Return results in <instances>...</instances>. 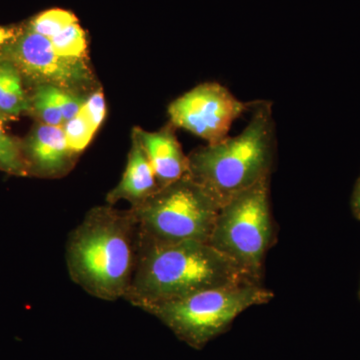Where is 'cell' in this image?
<instances>
[{
	"mask_svg": "<svg viewBox=\"0 0 360 360\" xmlns=\"http://www.w3.org/2000/svg\"><path fill=\"white\" fill-rule=\"evenodd\" d=\"M51 85L44 84L37 89L32 99L33 108L44 124L63 127L65 120L52 94Z\"/></svg>",
	"mask_w": 360,
	"mask_h": 360,
	"instance_id": "e0dca14e",
	"label": "cell"
},
{
	"mask_svg": "<svg viewBox=\"0 0 360 360\" xmlns=\"http://www.w3.org/2000/svg\"><path fill=\"white\" fill-rule=\"evenodd\" d=\"M52 94H53L56 103L58 104L59 110L61 111V115L63 116L65 123L68 120H72L82 110L84 106V99L79 97L73 96V94H68L56 85H51Z\"/></svg>",
	"mask_w": 360,
	"mask_h": 360,
	"instance_id": "ac0fdd59",
	"label": "cell"
},
{
	"mask_svg": "<svg viewBox=\"0 0 360 360\" xmlns=\"http://www.w3.org/2000/svg\"><path fill=\"white\" fill-rule=\"evenodd\" d=\"M80 112L86 117V120H89L90 124L96 131L103 123L104 117H105L106 106L103 92H94L86 101H84V106H82Z\"/></svg>",
	"mask_w": 360,
	"mask_h": 360,
	"instance_id": "d6986e66",
	"label": "cell"
},
{
	"mask_svg": "<svg viewBox=\"0 0 360 360\" xmlns=\"http://www.w3.org/2000/svg\"><path fill=\"white\" fill-rule=\"evenodd\" d=\"M27 156L30 172L44 176L65 174L73 161L63 127L49 124L34 130L27 143Z\"/></svg>",
	"mask_w": 360,
	"mask_h": 360,
	"instance_id": "9c48e42d",
	"label": "cell"
},
{
	"mask_svg": "<svg viewBox=\"0 0 360 360\" xmlns=\"http://www.w3.org/2000/svg\"><path fill=\"white\" fill-rule=\"evenodd\" d=\"M51 40L54 51L63 58H82L86 53V37L78 21L54 35Z\"/></svg>",
	"mask_w": 360,
	"mask_h": 360,
	"instance_id": "5bb4252c",
	"label": "cell"
},
{
	"mask_svg": "<svg viewBox=\"0 0 360 360\" xmlns=\"http://www.w3.org/2000/svg\"><path fill=\"white\" fill-rule=\"evenodd\" d=\"M354 210L356 217L360 219V179L355 187L354 194Z\"/></svg>",
	"mask_w": 360,
	"mask_h": 360,
	"instance_id": "44dd1931",
	"label": "cell"
},
{
	"mask_svg": "<svg viewBox=\"0 0 360 360\" xmlns=\"http://www.w3.org/2000/svg\"><path fill=\"white\" fill-rule=\"evenodd\" d=\"M274 293L262 283H246L198 291L143 309L179 340L200 350L225 333L246 309L269 303Z\"/></svg>",
	"mask_w": 360,
	"mask_h": 360,
	"instance_id": "5b68a950",
	"label": "cell"
},
{
	"mask_svg": "<svg viewBox=\"0 0 360 360\" xmlns=\"http://www.w3.org/2000/svg\"><path fill=\"white\" fill-rule=\"evenodd\" d=\"M20 71L7 61L0 63V120L15 117L28 110Z\"/></svg>",
	"mask_w": 360,
	"mask_h": 360,
	"instance_id": "7c38bea8",
	"label": "cell"
},
{
	"mask_svg": "<svg viewBox=\"0 0 360 360\" xmlns=\"http://www.w3.org/2000/svg\"><path fill=\"white\" fill-rule=\"evenodd\" d=\"M4 53L18 71L45 84L70 87L89 79V70L82 58L58 56L51 39L28 28L8 42Z\"/></svg>",
	"mask_w": 360,
	"mask_h": 360,
	"instance_id": "ba28073f",
	"label": "cell"
},
{
	"mask_svg": "<svg viewBox=\"0 0 360 360\" xmlns=\"http://www.w3.org/2000/svg\"><path fill=\"white\" fill-rule=\"evenodd\" d=\"M220 207L205 186L186 174L131 207L139 224V243H208Z\"/></svg>",
	"mask_w": 360,
	"mask_h": 360,
	"instance_id": "277c9868",
	"label": "cell"
},
{
	"mask_svg": "<svg viewBox=\"0 0 360 360\" xmlns=\"http://www.w3.org/2000/svg\"><path fill=\"white\" fill-rule=\"evenodd\" d=\"M18 35L15 28L0 26V45L6 44Z\"/></svg>",
	"mask_w": 360,
	"mask_h": 360,
	"instance_id": "ffe728a7",
	"label": "cell"
},
{
	"mask_svg": "<svg viewBox=\"0 0 360 360\" xmlns=\"http://www.w3.org/2000/svg\"><path fill=\"white\" fill-rule=\"evenodd\" d=\"M0 170L7 174L26 176L30 174L27 160L23 158L18 142L9 136L0 120Z\"/></svg>",
	"mask_w": 360,
	"mask_h": 360,
	"instance_id": "9a60e30c",
	"label": "cell"
},
{
	"mask_svg": "<svg viewBox=\"0 0 360 360\" xmlns=\"http://www.w3.org/2000/svg\"><path fill=\"white\" fill-rule=\"evenodd\" d=\"M262 283L210 243H139L134 278L124 300L141 310L222 286Z\"/></svg>",
	"mask_w": 360,
	"mask_h": 360,
	"instance_id": "7a4b0ae2",
	"label": "cell"
},
{
	"mask_svg": "<svg viewBox=\"0 0 360 360\" xmlns=\"http://www.w3.org/2000/svg\"><path fill=\"white\" fill-rule=\"evenodd\" d=\"M269 179L258 182L220 207L208 243L251 276L262 279L274 240Z\"/></svg>",
	"mask_w": 360,
	"mask_h": 360,
	"instance_id": "8992f818",
	"label": "cell"
},
{
	"mask_svg": "<svg viewBox=\"0 0 360 360\" xmlns=\"http://www.w3.org/2000/svg\"><path fill=\"white\" fill-rule=\"evenodd\" d=\"M137 250L139 224L134 210L97 206L68 236V274L94 297L106 302L124 300L134 278Z\"/></svg>",
	"mask_w": 360,
	"mask_h": 360,
	"instance_id": "6da1fadb",
	"label": "cell"
},
{
	"mask_svg": "<svg viewBox=\"0 0 360 360\" xmlns=\"http://www.w3.org/2000/svg\"><path fill=\"white\" fill-rule=\"evenodd\" d=\"M250 108L224 85L207 82L175 99L168 115L175 127L212 144L229 137L233 122Z\"/></svg>",
	"mask_w": 360,
	"mask_h": 360,
	"instance_id": "52a82bcc",
	"label": "cell"
},
{
	"mask_svg": "<svg viewBox=\"0 0 360 360\" xmlns=\"http://www.w3.org/2000/svg\"><path fill=\"white\" fill-rule=\"evenodd\" d=\"M160 188L148 155L139 137L135 136L122 179L108 193L106 200L110 205L120 200H127L130 202L131 207H136L148 200Z\"/></svg>",
	"mask_w": 360,
	"mask_h": 360,
	"instance_id": "30bf717a",
	"label": "cell"
},
{
	"mask_svg": "<svg viewBox=\"0 0 360 360\" xmlns=\"http://www.w3.org/2000/svg\"><path fill=\"white\" fill-rule=\"evenodd\" d=\"M63 129L68 148L73 155L84 151L96 132L82 112L66 122Z\"/></svg>",
	"mask_w": 360,
	"mask_h": 360,
	"instance_id": "2e32d148",
	"label": "cell"
},
{
	"mask_svg": "<svg viewBox=\"0 0 360 360\" xmlns=\"http://www.w3.org/2000/svg\"><path fill=\"white\" fill-rule=\"evenodd\" d=\"M141 146L155 170L160 187L176 181L188 174V158L169 129L158 132L137 130Z\"/></svg>",
	"mask_w": 360,
	"mask_h": 360,
	"instance_id": "8fae6325",
	"label": "cell"
},
{
	"mask_svg": "<svg viewBox=\"0 0 360 360\" xmlns=\"http://www.w3.org/2000/svg\"><path fill=\"white\" fill-rule=\"evenodd\" d=\"M250 122L240 134L196 149L188 158L189 176L220 205L270 179L276 155L271 104L251 103Z\"/></svg>",
	"mask_w": 360,
	"mask_h": 360,
	"instance_id": "3957f363",
	"label": "cell"
},
{
	"mask_svg": "<svg viewBox=\"0 0 360 360\" xmlns=\"http://www.w3.org/2000/svg\"><path fill=\"white\" fill-rule=\"evenodd\" d=\"M77 21V16L70 11L52 8L34 16L28 23L27 28L51 39L54 35L58 34L68 26Z\"/></svg>",
	"mask_w": 360,
	"mask_h": 360,
	"instance_id": "4fadbf2b",
	"label": "cell"
}]
</instances>
